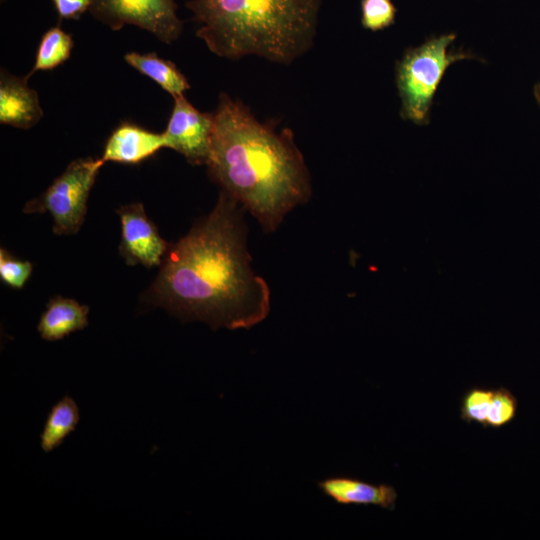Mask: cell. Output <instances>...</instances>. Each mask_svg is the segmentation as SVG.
Returning <instances> with one entry per match:
<instances>
[{"label":"cell","instance_id":"obj_8","mask_svg":"<svg viewBox=\"0 0 540 540\" xmlns=\"http://www.w3.org/2000/svg\"><path fill=\"white\" fill-rule=\"evenodd\" d=\"M120 254L127 264L146 267L160 265L169 246L159 235L154 223L147 217L141 203L120 207Z\"/></svg>","mask_w":540,"mask_h":540},{"label":"cell","instance_id":"obj_3","mask_svg":"<svg viewBox=\"0 0 540 540\" xmlns=\"http://www.w3.org/2000/svg\"><path fill=\"white\" fill-rule=\"evenodd\" d=\"M197 37L215 55L288 65L313 45L320 0H191Z\"/></svg>","mask_w":540,"mask_h":540},{"label":"cell","instance_id":"obj_19","mask_svg":"<svg viewBox=\"0 0 540 540\" xmlns=\"http://www.w3.org/2000/svg\"><path fill=\"white\" fill-rule=\"evenodd\" d=\"M32 264L15 259L5 249L0 250V278L8 286L21 289L29 279Z\"/></svg>","mask_w":540,"mask_h":540},{"label":"cell","instance_id":"obj_13","mask_svg":"<svg viewBox=\"0 0 540 540\" xmlns=\"http://www.w3.org/2000/svg\"><path fill=\"white\" fill-rule=\"evenodd\" d=\"M124 60L131 67L155 81L173 98L184 95V92L190 88L188 80L176 65L160 58L154 52L146 54L129 52L125 54Z\"/></svg>","mask_w":540,"mask_h":540},{"label":"cell","instance_id":"obj_6","mask_svg":"<svg viewBox=\"0 0 540 540\" xmlns=\"http://www.w3.org/2000/svg\"><path fill=\"white\" fill-rule=\"evenodd\" d=\"M89 11L112 30L134 25L166 44L176 41L183 30L174 0H92Z\"/></svg>","mask_w":540,"mask_h":540},{"label":"cell","instance_id":"obj_20","mask_svg":"<svg viewBox=\"0 0 540 540\" xmlns=\"http://www.w3.org/2000/svg\"><path fill=\"white\" fill-rule=\"evenodd\" d=\"M60 19H78L91 6L92 0H52Z\"/></svg>","mask_w":540,"mask_h":540},{"label":"cell","instance_id":"obj_16","mask_svg":"<svg viewBox=\"0 0 540 540\" xmlns=\"http://www.w3.org/2000/svg\"><path fill=\"white\" fill-rule=\"evenodd\" d=\"M492 396L493 388L472 387L465 391L460 402L461 420L486 428Z\"/></svg>","mask_w":540,"mask_h":540},{"label":"cell","instance_id":"obj_18","mask_svg":"<svg viewBox=\"0 0 540 540\" xmlns=\"http://www.w3.org/2000/svg\"><path fill=\"white\" fill-rule=\"evenodd\" d=\"M361 12L363 27L379 31L394 24L397 9L392 0H362Z\"/></svg>","mask_w":540,"mask_h":540},{"label":"cell","instance_id":"obj_17","mask_svg":"<svg viewBox=\"0 0 540 540\" xmlns=\"http://www.w3.org/2000/svg\"><path fill=\"white\" fill-rule=\"evenodd\" d=\"M518 412L517 397L505 386L493 388L486 428L499 429L510 424Z\"/></svg>","mask_w":540,"mask_h":540},{"label":"cell","instance_id":"obj_7","mask_svg":"<svg viewBox=\"0 0 540 540\" xmlns=\"http://www.w3.org/2000/svg\"><path fill=\"white\" fill-rule=\"evenodd\" d=\"M213 114L203 113L185 97H174V105L166 130V148L182 154L192 165L207 164Z\"/></svg>","mask_w":540,"mask_h":540},{"label":"cell","instance_id":"obj_1","mask_svg":"<svg viewBox=\"0 0 540 540\" xmlns=\"http://www.w3.org/2000/svg\"><path fill=\"white\" fill-rule=\"evenodd\" d=\"M237 204L222 191L211 213L168 249L151 302L214 328L248 329L266 318L270 290L251 268Z\"/></svg>","mask_w":540,"mask_h":540},{"label":"cell","instance_id":"obj_4","mask_svg":"<svg viewBox=\"0 0 540 540\" xmlns=\"http://www.w3.org/2000/svg\"><path fill=\"white\" fill-rule=\"evenodd\" d=\"M455 39L454 33L431 37L420 46L408 49L397 62L396 84L404 119L426 123L434 94L449 65L473 57L449 51L448 47Z\"/></svg>","mask_w":540,"mask_h":540},{"label":"cell","instance_id":"obj_15","mask_svg":"<svg viewBox=\"0 0 540 540\" xmlns=\"http://www.w3.org/2000/svg\"><path fill=\"white\" fill-rule=\"evenodd\" d=\"M74 42L70 34L60 27H52L46 31L37 48L35 63L28 78L37 71H47L64 63L71 54Z\"/></svg>","mask_w":540,"mask_h":540},{"label":"cell","instance_id":"obj_10","mask_svg":"<svg viewBox=\"0 0 540 540\" xmlns=\"http://www.w3.org/2000/svg\"><path fill=\"white\" fill-rule=\"evenodd\" d=\"M166 147L163 133L146 130L134 123H121L104 146L102 161L138 164Z\"/></svg>","mask_w":540,"mask_h":540},{"label":"cell","instance_id":"obj_9","mask_svg":"<svg viewBox=\"0 0 540 540\" xmlns=\"http://www.w3.org/2000/svg\"><path fill=\"white\" fill-rule=\"evenodd\" d=\"M28 77H17L1 70L0 122L29 129L43 117L37 92L27 84Z\"/></svg>","mask_w":540,"mask_h":540},{"label":"cell","instance_id":"obj_2","mask_svg":"<svg viewBox=\"0 0 540 540\" xmlns=\"http://www.w3.org/2000/svg\"><path fill=\"white\" fill-rule=\"evenodd\" d=\"M213 114L211 177L256 218L275 231L284 217L311 195L309 171L288 129L261 123L240 100L219 96Z\"/></svg>","mask_w":540,"mask_h":540},{"label":"cell","instance_id":"obj_11","mask_svg":"<svg viewBox=\"0 0 540 540\" xmlns=\"http://www.w3.org/2000/svg\"><path fill=\"white\" fill-rule=\"evenodd\" d=\"M324 495L341 505L378 506L393 511L398 493L387 484H372L357 478L337 476L318 483Z\"/></svg>","mask_w":540,"mask_h":540},{"label":"cell","instance_id":"obj_5","mask_svg":"<svg viewBox=\"0 0 540 540\" xmlns=\"http://www.w3.org/2000/svg\"><path fill=\"white\" fill-rule=\"evenodd\" d=\"M101 158H78L37 198L28 201L24 213H49L56 234H75L83 224L87 200L98 172Z\"/></svg>","mask_w":540,"mask_h":540},{"label":"cell","instance_id":"obj_14","mask_svg":"<svg viewBox=\"0 0 540 540\" xmlns=\"http://www.w3.org/2000/svg\"><path fill=\"white\" fill-rule=\"evenodd\" d=\"M80 420L78 405L70 395L63 396L50 409L40 434V447L49 453L75 430Z\"/></svg>","mask_w":540,"mask_h":540},{"label":"cell","instance_id":"obj_12","mask_svg":"<svg viewBox=\"0 0 540 540\" xmlns=\"http://www.w3.org/2000/svg\"><path fill=\"white\" fill-rule=\"evenodd\" d=\"M88 312L87 306L70 298L56 296L47 303L37 330L46 341L61 340L88 325Z\"/></svg>","mask_w":540,"mask_h":540},{"label":"cell","instance_id":"obj_21","mask_svg":"<svg viewBox=\"0 0 540 540\" xmlns=\"http://www.w3.org/2000/svg\"><path fill=\"white\" fill-rule=\"evenodd\" d=\"M535 97L540 105V83L535 86Z\"/></svg>","mask_w":540,"mask_h":540}]
</instances>
